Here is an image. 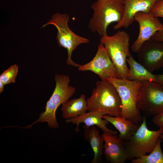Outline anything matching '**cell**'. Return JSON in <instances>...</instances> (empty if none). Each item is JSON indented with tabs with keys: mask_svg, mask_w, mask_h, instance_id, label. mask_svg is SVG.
<instances>
[{
	"mask_svg": "<svg viewBox=\"0 0 163 163\" xmlns=\"http://www.w3.org/2000/svg\"><path fill=\"white\" fill-rule=\"evenodd\" d=\"M104 155L105 159L110 163H124L133 159L124 144L123 140L119 136L103 132Z\"/></svg>",
	"mask_w": 163,
	"mask_h": 163,
	"instance_id": "12",
	"label": "cell"
},
{
	"mask_svg": "<svg viewBox=\"0 0 163 163\" xmlns=\"http://www.w3.org/2000/svg\"><path fill=\"white\" fill-rule=\"evenodd\" d=\"M54 79L56 86L52 96L46 102L45 110L42 111L38 118L31 124L23 127H18L31 128L34 124L46 122L50 128L56 129L59 127L56 116V110L60 105L69 100L75 94L76 88L69 85L70 80L68 75L56 74Z\"/></svg>",
	"mask_w": 163,
	"mask_h": 163,
	"instance_id": "1",
	"label": "cell"
},
{
	"mask_svg": "<svg viewBox=\"0 0 163 163\" xmlns=\"http://www.w3.org/2000/svg\"><path fill=\"white\" fill-rule=\"evenodd\" d=\"M150 13L155 17L163 18V0L157 1L152 8Z\"/></svg>",
	"mask_w": 163,
	"mask_h": 163,
	"instance_id": "21",
	"label": "cell"
},
{
	"mask_svg": "<svg viewBox=\"0 0 163 163\" xmlns=\"http://www.w3.org/2000/svg\"><path fill=\"white\" fill-rule=\"evenodd\" d=\"M126 62L129 66L128 79L141 82L147 81L155 82V75L135 60L131 55L127 58Z\"/></svg>",
	"mask_w": 163,
	"mask_h": 163,
	"instance_id": "18",
	"label": "cell"
},
{
	"mask_svg": "<svg viewBox=\"0 0 163 163\" xmlns=\"http://www.w3.org/2000/svg\"><path fill=\"white\" fill-rule=\"evenodd\" d=\"M152 121L154 124L163 131V112L153 117Z\"/></svg>",
	"mask_w": 163,
	"mask_h": 163,
	"instance_id": "22",
	"label": "cell"
},
{
	"mask_svg": "<svg viewBox=\"0 0 163 163\" xmlns=\"http://www.w3.org/2000/svg\"><path fill=\"white\" fill-rule=\"evenodd\" d=\"M160 137L162 139V140H163V133L161 134L160 136Z\"/></svg>",
	"mask_w": 163,
	"mask_h": 163,
	"instance_id": "26",
	"label": "cell"
},
{
	"mask_svg": "<svg viewBox=\"0 0 163 163\" xmlns=\"http://www.w3.org/2000/svg\"><path fill=\"white\" fill-rule=\"evenodd\" d=\"M160 0H123L124 12L121 20L113 26L115 29L128 28L134 21L139 12L150 13L155 3Z\"/></svg>",
	"mask_w": 163,
	"mask_h": 163,
	"instance_id": "13",
	"label": "cell"
},
{
	"mask_svg": "<svg viewBox=\"0 0 163 163\" xmlns=\"http://www.w3.org/2000/svg\"><path fill=\"white\" fill-rule=\"evenodd\" d=\"M138 62L152 73L163 67V42L149 39L137 53Z\"/></svg>",
	"mask_w": 163,
	"mask_h": 163,
	"instance_id": "10",
	"label": "cell"
},
{
	"mask_svg": "<svg viewBox=\"0 0 163 163\" xmlns=\"http://www.w3.org/2000/svg\"><path fill=\"white\" fill-rule=\"evenodd\" d=\"M85 98V96L82 94L78 98L72 99L63 103L60 109L63 118L73 119L87 112V104Z\"/></svg>",
	"mask_w": 163,
	"mask_h": 163,
	"instance_id": "16",
	"label": "cell"
},
{
	"mask_svg": "<svg viewBox=\"0 0 163 163\" xmlns=\"http://www.w3.org/2000/svg\"><path fill=\"white\" fill-rule=\"evenodd\" d=\"M18 68V66L16 64L11 66L1 74L0 81L2 82L5 85L11 83H15Z\"/></svg>",
	"mask_w": 163,
	"mask_h": 163,
	"instance_id": "20",
	"label": "cell"
},
{
	"mask_svg": "<svg viewBox=\"0 0 163 163\" xmlns=\"http://www.w3.org/2000/svg\"><path fill=\"white\" fill-rule=\"evenodd\" d=\"M102 118L115 126L119 132V136L124 141L128 140L135 133L139 126L132 121L120 116L105 115L102 116Z\"/></svg>",
	"mask_w": 163,
	"mask_h": 163,
	"instance_id": "17",
	"label": "cell"
},
{
	"mask_svg": "<svg viewBox=\"0 0 163 163\" xmlns=\"http://www.w3.org/2000/svg\"><path fill=\"white\" fill-rule=\"evenodd\" d=\"M162 139L159 137L154 149L149 155L142 156L131 160L132 163H163V153L161 143Z\"/></svg>",
	"mask_w": 163,
	"mask_h": 163,
	"instance_id": "19",
	"label": "cell"
},
{
	"mask_svg": "<svg viewBox=\"0 0 163 163\" xmlns=\"http://www.w3.org/2000/svg\"><path fill=\"white\" fill-rule=\"evenodd\" d=\"M105 115H106L105 113L99 111H88L75 118L66 119L65 121L66 123H72L76 125L75 130L76 133L80 131L79 128V125L80 123H83L86 127H89L96 126L103 132L116 134L117 133V131L110 129L107 126L109 122L106 120L103 119L102 116Z\"/></svg>",
	"mask_w": 163,
	"mask_h": 163,
	"instance_id": "14",
	"label": "cell"
},
{
	"mask_svg": "<svg viewBox=\"0 0 163 163\" xmlns=\"http://www.w3.org/2000/svg\"><path fill=\"white\" fill-rule=\"evenodd\" d=\"M78 69L79 71H91L98 75L101 80L118 78L116 69L101 43L98 45L97 53L92 60L80 65Z\"/></svg>",
	"mask_w": 163,
	"mask_h": 163,
	"instance_id": "9",
	"label": "cell"
},
{
	"mask_svg": "<svg viewBox=\"0 0 163 163\" xmlns=\"http://www.w3.org/2000/svg\"><path fill=\"white\" fill-rule=\"evenodd\" d=\"M150 39L163 42V28L157 31Z\"/></svg>",
	"mask_w": 163,
	"mask_h": 163,
	"instance_id": "23",
	"label": "cell"
},
{
	"mask_svg": "<svg viewBox=\"0 0 163 163\" xmlns=\"http://www.w3.org/2000/svg\"><path fill=\"white\" fill-rule=\"evenodd\" d=\"M84 138L90 145L94 153L91 163H100L102 161L104 140L95 126L88 127L83 126Z\"/></svg>",
	"mask_w": 163,
	"mask_h": 163,
	"instance_id": "15",
	"label": "cell"
},
{
	"mask_svg": "<svg viewBox=\"0 0 163 163\" xmlns=\"http://www.w3.org/2000/svg\"><path fill=\"white\" fill-rule=\"evenodd\" d=\"M107 80L114 85L120 98V117L139 125L143 118L137 106V95L142 82L117 78Z\"/></svg>",
	"mask_w": 163,
	"mask_h": 163,
	"instance_id": "5",
	"label": "cell"
},
{
	"mask_svg": "<svg viewBox=\"0 0 163 163\" xmlns=\"http://www.w3.org/2000/svg\"><path fill=\"white\" fill-rule=\"evenodd\" d=\"M163 133V131L160 129H149L147 126L146 117H144L136 132L128 140L124 141V144L133 158H139L152 151L158 138Z\"/></svg>",
	"mask_w": 163,
	"mask_h": 163,
	"instance_id": "7",
	"label": "cell"
},
{
	"mask_svg": "<svg viewBox=\"0 0 163 163\" xmlns=\"http://www.w3.org/2000/svg\"><path fill=\"white\" fill-rule=\"evenodd\" d=\"M86 101L88 111H99L110 116H120V98L114 85L107 79L97 81Z\"/></svg>",
	"mask_w": 163,
	"mask_h": 163,
	"instance_id": "2",
	"label": "cell"
},
{
	"mask_svg": "<svg viewBox=\"0 0 163 163\" xmlns=\"http://www.w3.org/2000/svg\"><path fill=\"white\" fill-rule=\"evenodd\" d=\"M5 85L1 81H0V93H1L3 91Z\"/></svg>",
	"mask_w": 163,
	"mask_h": 163,
	"instance_id": "25",
	"label": "cell"
},
{
	"mask_svg": "<svg viewBox=\"0 0 163 163\" xmlns=\"http://www.w3.org/2000/svg\"><path fill=\"white\" fill-rule=\"evenodd\" d=\"M94 10L90 20L88 28L93 32L101 37L107 35V28L113 22H119L124 12L123 0H97L92 4Z\"/></svg>",
	"mask_w": 163,
	"mask_h": 163,
	"instance_id": "3",
	"label": "cell"
},
{
	"mask_svg": "<svg viewBox=\"0 0 163 163\" xmlns=\"http://www.w3.org/2000/svg\"><path fill=\"white\" fill-rule=\"evenodd\" d=\"M69 19V15L68 14L56 13L42 27L51 24L55 26L58 31L56 38L59 46L66 49L67 51L66 63L78 67L81 65L75 63L72 59V53L78 45L82 43H88L89 41L88 39L76 34L70 29L68 24Z\"/></svg>",
	"mask_w": 163,
	"mask_h": 163,
	"instance_id": "6",
	"label": "cell"
},
{
	"mask_svg": "<svg viewBox=\"0 0 163 163\" xmlns=\"http://www.w3.org/2000/svg\"><path fill=\"white\" fill-rule=\"evenodd\" d=\"M134 21L138 23L139 32L131 49L137 53L145 42L150 39L157 31L163 28V24L158 18L150 13L139 12L135 15Z\"/></svg>",
	"mask_w": 163,
	"mask_h": 163,
	"instance_id": "11",
	"label": "cell"
},
{
	"mask_svg": "<svg viewBox=\"0 0 163 163\" xmlns=\"http://www.w3.org/2000/svg\"><path fill=\"white\" fill-rule=\"evenodd\" d=\"M155 82L163 86V74L155 75Z\"/></svg>",
	"mask_w": 163,
	"mask_h": 163,
	"instance_id": "24",
	"label": "cell"
},
{
	"mask_svg": "<svg viewBox=\"0 0 163 163\" xmlns=\"http://www.w3.org/2000/svg\"><path fill=\"white\" fill-rule=\"evenodd\" d=\"M130 37L124 30L118 31L114 35L101 37L102 43L115 66L119 78L128 79L129 68L126 59L130 55L129 50Z\"/></svg>",
	"mask_w": 163,
	"mask_h": 163,
	"instance_id": "4",
	"label": "cell"
},
{
	"mask_svg": "<svg viewBox=\"0 0 163 163\" xmlns=\"http://www.w3.org/2000/svg\"><path fill=\"white\" fill-rule=\"evenodd\" d=\"M137 106L141 112L149 116L154 117L163 112V86L152 81L142 82Z\"/></svg>",
	"mask_w": 163,
	"mask_h": 163,
	"instance_id": "8",
	"label": "cell"
}]
</instances>
